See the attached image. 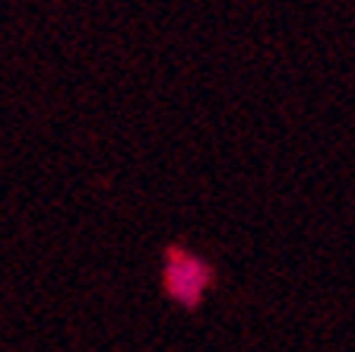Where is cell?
<instances>
[{"instance_id":"cell-1","label":"cell","mask_w":355,"mask_h":352,"mask_svg":"<svg viewBox=\"0 0 355 352\" xmlns=\"http://www.w3.org/2000/svg\"><path fill=\"white\" fill-rule=\"evenodd\" d=\"M162 286L175 305L181 308H197L200 301L207 299V292L213 289V267L203 257L191 254L184 248H168L162 264Z\"/></svg>"}]
</instances>
